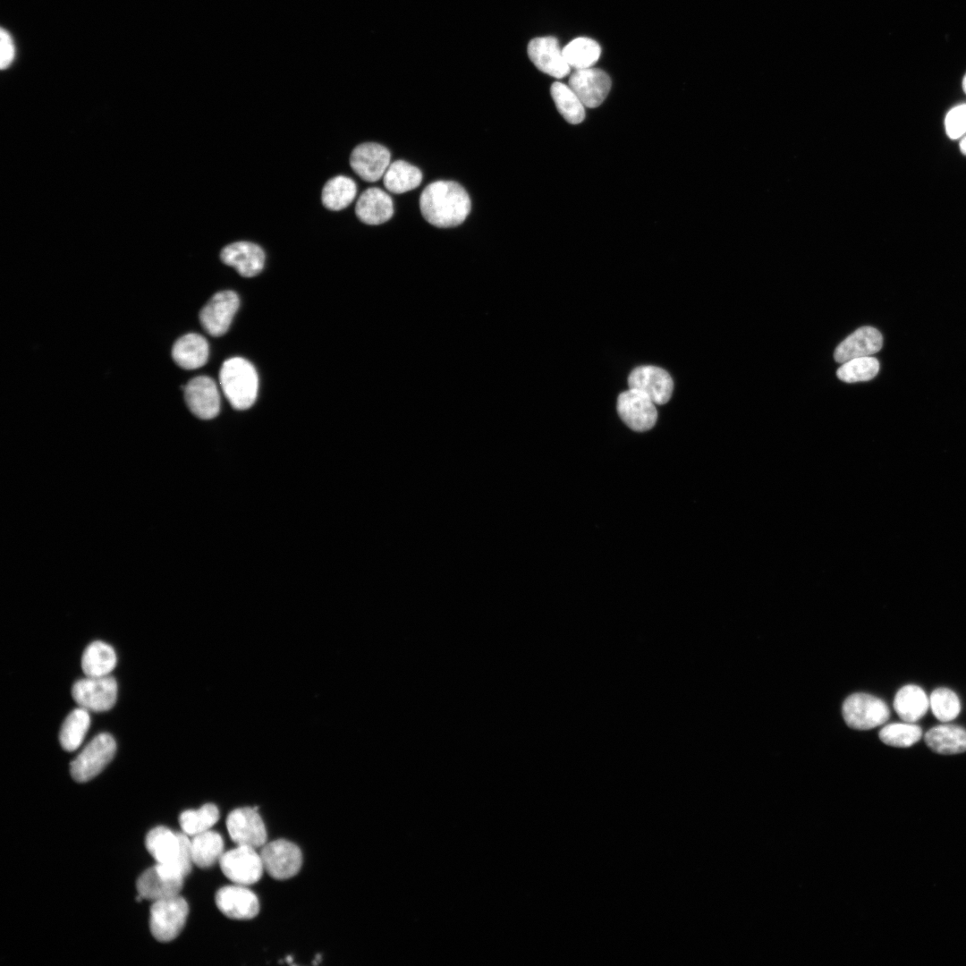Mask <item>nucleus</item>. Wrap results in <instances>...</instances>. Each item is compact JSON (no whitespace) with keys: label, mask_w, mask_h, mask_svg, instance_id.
Returning <instances> with one entry per match:
<instances>
[{"label":"nucleus","mask_w":966,"mask_h":966,"mask_svg":"<svg viewBox=\"0 0 966 966\" xmlns=\"http://www.w3.org/2000/svg\"><path fill=\"white\" fill-rule=\"evenodd\" d=\"M116 660L115 651L110 645L103 641H94L82 654L81 668L86 676H106L114 669Z\"/></svg>","instance_id":"a878e982"},{"label":"nucleus","mask_w":966,"mask_h":966,"mask_svg":"<svg viewBox=\"0 0 966 966\" xmlns=\"http://www.w3.org/2000/svg\"><path fill=\"white\" fill-rule=\"evenodd\" d=\"M934 716L941 722H949L960 713L961 704L957 695L947 688L935 690L929 699Z\"/></svg>","instance_id":"c9c22d12"},{"label":"nucleus","mask_w":966,"mask_h":966,"mask_svg":"<svg viewBox=\"0 0 966 966\" xmlns=\"http://www.w3.org/2000/svg\"><path fill=\"white\" fill-rule=\"evenodd\" d=\"M355 213L364 224L377 225L388 221L394 215L392 198L379 188H369L359 197Z\"/></svg>","instance_id":"4be33fe9"},{"label":"nucleus","mask_w":966,"mask_h":966,"mask_svg":"<svg viewBox=\"0 0 966 966\" xmlns=\"http://www.w3.org/2000/svg\"><path fill=\"white\" fill-rule=\"evenodd\" d=\"M569 86L585 106L594 108L601 105L608 95L611 79L600 69H580L572 73Z\"/></svg>","instance_id":"2eb2a0df"},{"label":"nucleus","mask_w":966,"mask_h":966,"mask_svg":"<svg viewBox=\"0 0 966 966\" xmlns=\"http://www.w3.org/2000/svg\"><path fill=\"white\" fill-rule=\"evenodd\" d=\"M628 385L630 388L647 394L656 404L666 403L674 390L671 376L656 366L635 368L629 375Z\"/></svg>","instance_id":"dca6fc26"},{"label":"nucleus","mask_w":966,"mask_h":966,"mask_svg":"<svg viewBox=\"0 0 966 966\" xmlns=\"http://www.w3.org/2000/svg\"><path fill=\"white\" fill-rule=\"evenodd\" d=\"M220 258L244 277L257 275L265 265L264 250L250 242H236L226 245L221 250Z\"/></svg>","instance_id":"aec40b11"},{"label":"nucleus","mask_w":966,"mask_h":966,"mask_svg":"<svg viewBox=\"0 0 966 966\" xmlns=\"http://www.w3.org/2000/svg\"><path fill=\"white\" fill-rule=\"evenodd\" d=\"M921 736V728L911 723L889 724L879 732V738L884 743L900 748L913 745Z\"/></svg>","instance_id":"f704fd0d"},{"label":"nucleus","mask_w":966,"mask_h":966,"mask_svg":"<svg viewBox=\"0 0 966 966\" xmlns=\"http://www.w3.org/2000/svg\"><path fill=\"white\" fill-rule=\"evenodd\" d=\"M962 89H963V91L966 94V74H965V76H964V78L962 80Z\"/></svg>","instance_id":"ea45409f"},{"label":"nucleus","mask_w":966,"mask_h":966,"mask_svg":"<svg viewBox=\"0 0 966 966\" xmlns=\"http://www.w3.org/2000/svg\"><path fill=\"white\" fill-rule=\"evenodd\" d=\"M219 810L215 804L207 803L199 809L183 811L179 818L181 828L189 836H194L210 828L217 822Z\"/></svg>","instance_id":"473e14b6"},{"label":"nucleus","mask_w":966,"mask_h":966,"mask_svg":"<svg viewBox=\"0 0 966 966\" xmlns=\"http://www.w3.org/2000/svg\"><path fill=\"white\" fill-rule=\"evenodd\" d=\"M264 870L275 879L284 880L295 876L302 865V854L293 843L278 839L266 843L259 852Z\"/></svg>","instance_id":"6e6552de"},{"label":"nucleus","mask_w":966,"mask_h":966,"mask_svg":"<svg viewBox=\"0 0 966 966\" xmlns=\"http://www.w3.org/2000/svg\"><path fill=\"white\" fill-rule=\"evenodd\" d=\"M389 150L375 142L358 145L352 150L350 164L352 170L366 182H377L383 178L390 163Z\"/></svg>","instance_id":"f3484780"},{"label":"nucleus","mask_w":966,"mask_h":966,"mask_svg":"<svg viewBox=\"0 0 966 966\" xmlns=\"http://www.w3.org/2000/svg\"><path fill=\"white\" fill-rule=\"evenodd\" d=\"M115 750L116 743L111 734L96 735L71 762L72 777L79 783L93 779L113 759Z\"/></svg>","instance_id":"20e7f679"},{"label":"nucleus","mask_w":966,"mask_h":966,"mask_svg":"<svg viewBox=\"0 0 966 966\" xmlns=\"http://www.w3.org/2000/svg\"><path fill=\"white\" fill-rule=\"evenodd\" d=\"M72 696L79 707L89 711H107L115 704L117 682L112 676H86L74 682Z\"/></svg>","instance_id":"0eeeda50"},{"label":"nucleus","mask_w":966,"mask_h":966,"mask_svg":"<svg viewBox=\"0 0 966 966\" xmlns=\"http://www.w3.org/2000/svg\"><path fill=\"white\" fill-rule=\"evenodd\" d=\"M563 52L569 66L580 70L592 67L600 56L601 48L594 39L580 37L569 42Z\"/></svg>","instance_id":"2f4dec72"},{"label":"nucleus","mask_w":966,"mask_h":966,"mask_svg":"<svg viewBox=\"0 0 966 966\" xmlns=\"http://www.w3.org/2000/svg\"><path fill=\"white\" fill-rule=\"evenodd\" d=\"M357 185L347 176L338 175L326 182L321 194L323 205L330 210L338 211L347 208L355 199Z\"/></svg>","instance_id":"c85d7f7f"},{"label":"nucleus","mask_w":966,"mask_h":966,"mask_svg":"<svg viewBox=\"0 0 966 966\" xmlns=\"http://www.w3.org/2000/svg\"><path fill=\"white\" fill-rule=\"evenodd\" d=\"M961 151L966 156V137H964L960 143Z\"/></svg>","instance_id":"58836bf2"},{"label":"nucleus","mask_w":966,"mask_h":966,"mask_svg":"<svg viewBox=\"0 0 966 966\" xmlns=\"http://www.w3.org/2000/svg\"><path fill=\"white\" fill-rule=\"evenodd\" d=\"M929 700L924 691L916 685H906L895 695L894 708L902 720L915 723L927 712Z\"/></svg>","instance_id":"393cba45"},{"label":"nucleus","mask_w":966,"mask_h":966,"mask_svg":"<svg viewBox=\"0 0 966 966\" xmlns=\"http://www.w3.org/2000/svg\"><path fill=\"white\" fill-rule=\"evenodd\" d=\"M421 181V171L403 160H396L391 163L383 176L386 189L396 194L414 190L420 184Z\"/></svg>","instance_id":"cd10ccee"},{"label":"nucleus","mask_w":966,"mask_h":966,"mask_svg":"<svg viewBox=\"0 0 966 966\" xmlns=\"http://www.w3.org/2000/svg\"><path fill=\"white\" fill-rule=\"evenodd\" d=\"M527 51L530 61L542 72L555 78H563L570 72L571 67L555 38H535L530 41Z\"/></svg>","instance_id":"6ab92c4d"},{"label":"nucleus","mask_w":966,"mask_h":966,"mask_svg":"<svg viewBox=\"0 0 966 966\" xmlns=\"http://www.w3.org/2000/svg\"><path fill=\"white\" fill-rule=\"evenodd\" d=\"M240 306L238 294L233 291H222L214 294L199 312V321L204 330L212 336L225 335Z\"/></svg>","instance_id":"f8f14e48"},{"label":"nucleus","mask_w":966,"mask_h":966,"mask_svg":"<svg viewBox=\"0 0 966 966\" xmlns=\"http://www.w3.org/2000/svg\"><path fill=\"white\" fill-rule=\"evenodd\" d=\"M945 131L951 139H958L966 132V104L952 108L945 120Z\"/></svg>","instance_id":"e433bc0d"},{"label":"nucleus","mask_w":966,"mask_h":966,"mask_svg":"<svg viewBox=\"0 0 966 966\" xmlns=\"http://www.w3.org/2000/svg\"><path fill=\"white\" fill-rule=\"evenodd\" d=\"M226 827L237 845L262 847L267 843V830L256 808H239L229 813Z\"/></svg>","instance_id":"ddd939ff"},{"label":"nucleus","mask_w":966,"mask_h":966,"mask_svg":"<svg viewBox=\"0 0 966 966\" xmlns=\"http://www.w3.org/2000/svg\"><path fill=\"white\" fill-rule=\"evenodd\" d=\"M927 745L935 752L945 755L966 751V730L954 724H941L925 734Z\"/></svg>","instance_id":"b1692460"},{"label":"nucleus","mask_w":966,"mask_h":966,"mask_svg":"<svg viewBox=\"0 0 966 966\" xmlns=\"http://www.w3.org/2000/svg\"><path fill=\"white\" fill-rule=\"evenodd\" d=\"M15 56V47L10 33L4 28L0 31V67L8 68Z\"/></svg>","instance_id":"4c0bfd02"},{"label":"nucleus","mask_w":966,"mask_h":966,"mask_svg":"<svg viewBox=\"0 0 966 966\" xmlns=\"http://www.w3.org/2000/svg\"><path fill=\"white\" fill-rule=\"evenodd\" d=\"M184 400L193 415L211 419L220 411V394L215 381L207 376H198L182 386Z\"/></svg>","instance_id":"4468645a"},{"label":"nucleus","mask_w":966,"mask_h":966,"mask_svg":"<svg viewBox=\"0 0 966 966\" xmlns=\"http://www.w3.org/2000/svg\"><path fill=\"white\" fill-rule=\"evenodd\" d=\"M879 368V361L872 356L855 358L842 363L836 376L846 383L868 381L877 375Z\"/></svg>","instance_id":"72a5a7b5"},{"label":"nucleus","mask_w":966,"mask_h":966,"mask_svg":"<svg viewBox=\"0 0 966 966\" xmlns=\"http://www.w3.org/2000/svg\"><path fill=\"white\" fill-rule=\"evenodd\" d=\"M188 914V902L180 895L153 902L149 918L153 936L159 942L174 940L184 928Z\"/></svg>","instance_id":"39448f33"},{"label":"nucleus","mask_w":966,"mask_h":966,"mask_svg":"<svg viewBox=\"0 0 966 966\" xmlns=\"http://www.w3.org/2000/svg\"><path fill=\"white\" fill-rule=\"evenodd\" d=\"M423 217L439 228L454 227L468 216L471 203L465 189L453 181H436L428 184L419 197Z\"/></svg>","instance_id":"f257e3e1"},{"label":"nucleus","mask_w":966,"mask_h":966,"mask_svg":"<svg viewBox=\"0 0 966 966\" xmlns=\"http://www.w3.org/2000/svg\"><path fill=\"white\" fill-rule=\"evenodd\" d=\"M219 382L233 409L246 410L255 402L258 377L254 366L249 360L241 357L226 360L220 369Z\"/></svg>","instance_id":"7ed1b4c3"},{"label":"nucleus","mask_w":966,"mask_h":966,"mask_svg":"<svg viewBox=\"0 0 966 966\" xmlns=\"http://www.w3.org/2000/svg\"><path fill=\"white\" fill-rule=\"evenodd\" d=\"M846 724L857 730H869L886 723L890 716L887 705L880 699L867 694L850 695L843 704Z\"/></svg>","instance_id":"423d86ee"},{"label":"nucleus","mask_w":966,"mask_h":966,"mask_svg":"<svg viewBox=\"0 0 966 966\" xmlns=\"http://www.w3.org/2000/svg\"><path fill=\"white\" fill-rule=\"evenodd\" d=\"M209 355L207 339L196 333L179 337L172 348V358L177 366L191 370L204 366Z\"/></svg>","instance_id":"5701e85b"},{"label":"nucleus","mask_w":966,"mask_h":966,"mask_svg":"<svg viewBox=\"0 0 966 966\" xmlns=\"http://www.w3.org/2000/svg\"><path fill=\"white\" fill-rule=\"evenodd\" d=\"M216 904L226 917L233 919H250L259 911L256 894L242 885L225 886L216 894Z\"/></svg>","instance_id":"a211bd4d"},{"label":"nucleus","mask_w":966,"mask_h":966,"mask_svg":"<svg viewBox=\"0 0 966 966\" xmlns=\"http://www.w3.org/2000/svg\"><path fill=\"white\" fill-rule=\"evenodd\" d=\"M883 345L881 333L872 326H862L847 336L834 352L835 360L843 363L850 360L871 356Z\"/></svg>","instance_id":"412c9836"},{"label":"nucleus","mask_w":966,"mask_h":966,"mask_svg":"<svg viewBox=\"0 0 966 966\" xmlns=\"http://www.w3.org/2000/svg\"><path fill=\"white\" fill-rule=\"evenodd\" d=\"M90 725L89 710L83 708L73 709L64 719L59 733L62 747L67 751L77 750L82 743Z\"/></svg>","instance_id":"c756f323"},{"label":"nucleus","mask_w":966,"mask_h":966,"mask_svg":"<svg viewBox=\"0 0 966 966\" xmlns=\"http://www.w3.org/2000/svg\"><path fill=\"white\" fill-rule=\"evenodd\" d=\"M550 91L557 110L568 123L577 124L583 121L585 106L569 85L555 81Z\"/></svg>","instance_id":"7c9ffc66"},{"label":"nucleus","mask_w":966,"mask_h":966,"mask_svg":"<svg viewBox=\"0 0 966 966\" xmlns=\"http://www.w3.org/2000/svg\"><path fill=\"white\" fill-rule=\"evenodd\" d=\"M193 864L207 869L219 862L224 854V840L214 831L208 830L191 839Z\"/></svg>","instance_id":"bb28decb"},{"label":"nucleus","mask_w":966,"mask_h":966,"mask_svg":"<svg viewBox=\"0 0 966 966\" xmlns=\"http://www.w3.org/2000/svg\"><path fill=\"white\" fill-rule=\"evenodd\" d=\"M218 863L228 879L242 886L258 882L264 870L260 854L255 848L244 845L224 852Z\"/></svg>","instance_id":"1a4fd4ad"},{"label":"nucleus","mask_w":966,"mask_h":966,"mask_svg":"<svg viewBox=\"0 0 966 966\" xmlns=\"http://www.w3.org/2000/svg\"><path fill=\"white\" fill-rule=\"evenodd\" d=\"M184 878L172 869L157 863L139 877L136 887L143 899L156 902L179 895Z\"/></svg>","instance_id":"9d476101"},{"label":"nucleus","mask_w":966,"mask_h":966,"mask_svg":"<svg viewBox=\"0 0 966 966\" xmlns=\"http://www.w3.org/2000/svg\"><path fill=\"white\" fill-rule=\"evenodd\" d=\"M655 402L644 393L630 388L617 398V412L622 420L634 431L651 429L657 422Z\"/></svg>","instance_id":"9b49d317"},{"label":"nucleus","mask_w":966,"mask_h":966,"mask_svg":"<svg viewBox=\"0 0 966 966\" xmlns=\"http://www.w3.org/2000/svg\"><path fill=\"white\" fill-rule=\"evenodd\" d=\"M188 836L183 832L157 826L148 833L145 844L157 864L167 866L185 877L193 865L191 839Z\"/></svg>","instance_id":"f03ea898"}]
</instances>
